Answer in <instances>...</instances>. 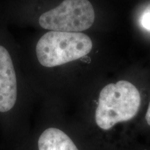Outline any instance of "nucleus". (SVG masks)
<instances>
[{
	"mask_svg": "<svg viewBox=\"0 0 150 150\" xmlns=\"http://www.w3.org/2000/svg\"><path fill=\"white\" fill-rule=\"evenodd\" d=\"M85 32L36 31L19 44L22 65L34 88H57L67 67L86 62L93 49Z\"/></svg>",
	"mask_w": 150,
	"mask_h": 150,
	"instance_id": "f257e3e1",
	"label": "nucleus"
},
{
	"mask_svg": "<svg viewBox=\"0 0 150 150\" xmlns=\"http://www.w3.org/2000/svg\"><path fill=\"white\" fill-rule=\"evenodd\" d=\"M8 25L31 27L36 31L84 32L93 27L95 11L89 0H62L52 4L43 0L13 4L1 11Z\"/></svg>",
	"mask_w": 150,
	"mask_h": 150,
	"instance_id": "f03ea898",
	"label": "nucleus"
},
{
	"mask_svg": "<svg viewBox=\"0 0 150 150\" xmlns=\"http://www.w3.org/2000/svg\"><path fill=\"white\" fill-rule=\"evenodd\" d=\"M141 105L139 90L127 81L109 83L99 91L94 122L102 134L104 150H126L119 128L134 120Z\"/></svg>",
	"mask_w": 150,
	"mask_h": 150,
	"instance_id": "7ed1b4c3",
	"label": "nucleus"
},
{
	"mask_svg": "<svg viewBox=\"0 0 150 150\" xmlns=\"http://www.w3.org/2000/svg\"><path fill=\"white\" fill-rule=\"evenodd\" d=\"M38 144V150H79L66 132L55 127L43 131Z\"/></svg>",
	"mask_w": 150,
	"mask_h": 150,
	"instance_id": "20e7f679",
	"label": "nucleus"
},
{
	"mask_svg": "<svg viewBox=\"0 0 150 150\" xmlns=\"http://www.w3.org/2000/svg\"><path fill=\"white\" fill-rule=\"evenodd\" d=\"M140 24L144 29L150 31V11L142 15L140 20Z\"/></svg>",
	"mask_w": 150,
	"mask_h": 150,
	"instance_id": "39448f33",
	"label": "nucleus"
},
{
	"mask_svg": "<svg viewBox=\"0 0 150 150\" xmlns=\"http://www.w3.org/2000/svg\"><path fill=\"white\" fill-rule=\"evenodd\" d=\"M145 121L147 126L150 128V100L149 102V104H148L147 110H146L145 114Z\"/></svg>",
	"mask_w": 150,
	"mask_h": 150,
	"instance_id": "423d86ee",
	"label": "nucleus"
},
{
	"mask_svg": "<svg viewBox=\"0 0 150 150\" xmlns=\"http://www.w3.org/2000/svg\"><path fill=\"white\" fill-rule=\"evenodd\" d=\"M142 150H150V149H142Z\"/></svg>",
	"mask_w": 150,
	"mask_h": 150,
	"instance_id": "0eeeda50",
	"label": "nucleus"
}]
</instances>
